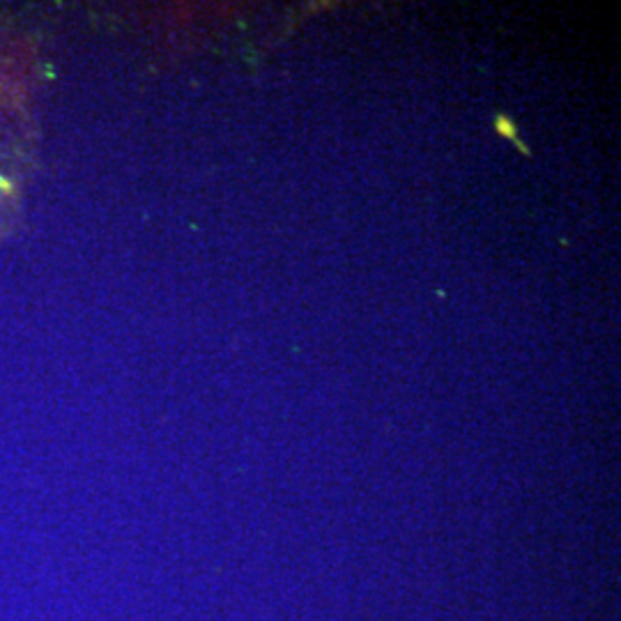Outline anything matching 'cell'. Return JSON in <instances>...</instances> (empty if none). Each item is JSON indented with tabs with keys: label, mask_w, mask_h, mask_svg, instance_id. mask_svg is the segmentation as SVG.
Listing matches in <instances>:
<instances>
[{
	"label": "cell",
	"mask_w": 621,
	"mask_h": 621,
	"mask_svg": "<svg viewBox=\"0 0 621 621\" xmlns=\"http://www.w3.org/2000/svg\"><path fill=\"white\" fill-rule=\"evenodd\" d=\"M495 129L502 133V138H509V141H513L518 148H522V152L525 154H530L525 150V145H522V141L518 138V129H515V124H513V120L511 118H506V116H497L495 118Z\"/></svg>",
	"instance_id": "cell-1"
}]
</instances>
